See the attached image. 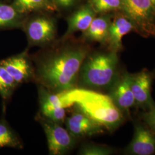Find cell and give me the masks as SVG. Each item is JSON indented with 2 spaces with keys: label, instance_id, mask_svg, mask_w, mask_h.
Segmentation results:
<instances>
[{
  "label": "cell",
  "instance_id": "cell-1",
  "mask_svg": "<svg viewBox=\"0 0 155 155\" xmlns=\"http://www.w3.org/2000/svg\"><path fill=\"white\" fill-rule=\"evenodd\" d=\"M89 54L85 47H68L41 58L34 68V77L41 86L54 93L77 87L78 75Z\"/></svg>",
  "mask_w": 155,
  "mask_h": 155
},
{
  "label": "cell",
  "instance_id": "cell-2",
  "mask_svg": "<svg viewBox=\"0 0 155 155\" xmlns=\"http://www.w3.org/2000/svg\"><path fill=\"white\" fill-rule=\"evenodd\" d=\"M68 106L75 107L109 131H113L125 121L124 113L109 95L92 89L76 87L62 91Z\"/></svg>",
  "mask_w": 155,
  "mask_h": 155
},
{
  "label": "cell",
  "instance_id": "cell-3",
  "mask_svg": "<svg viewBox=\"0 0 155 155\" xmlns=\"http://www.w3.org/2000/svg\"><path fill=\"white\" fill-rule=\"evenodd\" d=\"M117 52L96 53L86 56L80 68L78 86L85 89H110L118 74Z\"/></svg>",
  "mask_w": 155,
  "mask_h": 155
},
{
  "label": "cell",
  "instance_id": "cell-4",
  "mask_svg": "<svg viewBox=\"0 0 155 155\" xmlns=\"http://www.w3.org/2000/svg\"><path fill=\"white\" fill-rule=\"evenodd\" d=\"M121 11L145 37L155 35V9L150 0H121Z\"/></svg>",
  "mask_w": 155,
  "mask_h": 155
},
{
  "label": "cell",
  "instance_id": "cell-5",
  "mask_svg": "<svg viewBox=\"0 0 155 155\" xmlns=\"http://www.w3.org/2000/svg\"><path fill=\"white\" fill-rule=\"evenodd\" d=\"M40 121L46 136L50 155H64L74 147L77 139L60 124L45 117H41Z\"/></svg>",
  "mask_w": 155,
  "mask_h": 155
},
{
  "label": "cell",
  "instance_id": "cell-6",
  "mask_svg": "<svg viewBox=\"0 0 155 155\" xmlns=\"http://www.w3.org/2000/svg\"><path fill=\"white\" fill-rule=\"evenodd\" d=\"M133 74L124 72L117 78L110 87L109 95L117 107L124 114H129L130 109L135 106L131 84Z\"/></svg>",
  "mask_w": 155,
  "mask_h": 155
},
{
  "label": "cell",
  "instance_id": "cell-7",
  "mask_svg": "<svg viewBox=\"0 0 155 155\" xmlns=\"http://www.w3.org/2000/svg\"><path fill=\"white\" fill-rule=\"evenodd\" d=\"M67 130L76 139L104 133L105 128L83 111L74 107L72 114L66 118Z\"/></svg>",
  "mask_w": 155,
  "mask_h": 155
},
{
  "label": "cell",
  "instance_id": "cell-8",
  "mask_svg": "<svg viewBox=\"0 0 155 155\" xmlns=\"http://www.w3.org/2000/svg\"><path fill=\"white\" fill-rule=\"evenodd\" d=\"M127 155L155 154V133L147 125L140 122L134 124L133 139L126 148Z\"/></svg>",
  "mask_w": 155,
  "mask_h": 155
},
{
  "label": "cell",
  "instance_id": "cell-9",
  "mask_svg": "<svg viewBox=\"0 0 155 155\" xmlns=\"http://www.w3.org/2000/svg\"><path fill=\"white\" fill-rule=\"evenodd\" d=\"M152 81L150 73L147 70L133 74L131 87L135 106H139L145 111L155 106V102L151 95Z\"/></svg>",
  "mask_w": 155,
  "mask_h": 155
},
{
  "label": "cell",
  "instance_id": "cell-10",
  "mask_svg": "<svg viewBox=\"0 0 155 155\" xmlns=\"http://www.w3.org/2000/svg\"><path fill=\"white\" fill-rule=\"evenodd\" d=\"M27 34L30 42L33 45H45L54 39L55 25L51 19L39 17L28 24Z\"/></svg>",
  "mask_w": 155,
  "mask_h": 155
},
{
  "label": "cell",
  "instance_id": "cell-11",
  "mask_svg": "<svg viewBox=\"0 0 155 155\" xmlns=\"http://www.w3.org/2000/svg\"><path fill=\"white\" fill-rule=\"evenodd\" d=\"M17 84L27 82L34 77V68L25 54L13 56L0 61Z\"/></svg>",
  "mask_w": 155,
  "mask_h": 155
},
{
  "label": "cell",
  "instance_id": "cell-12",
  "mask_svg": "<svg viewBox=\"0 0 155 155\" xmlns=\"http://www.w3.org/2000/svg\"><path fill=\"white\" fill-rule=\"evenodd\" d=\"M133 30V23L124 15L111 22L108 39L111 51L118 52L122 50L123 37Z\"/></svg>",
  "mask_w": 155,
  "mask_h": 155
},
{
  "label": "cell",
  "instance_id": "cell-13",
  "mask_svg": "<svg viewBox=\"0 0 155 155\" xmlns=\"http://www.w3.org/2000/svg\"><path fill=\"white\" fill-rule=\"evenodd\" d=\"M95 13L90 5L85 6L74 13L68 20V28L64 38L75 32L85 31L95 18Z\"/></svg>",
  "mask_w": 155,
  "mask_h": 155
},
{
  "label": "cell",
  "instance_id": "cell-14",
  "mask_svg": "<svg viewBox=\"0 0 155 155\" xmlns=\"http://www.w3.org/2000/svg\"><path fill=\"white\" fill-rule=\"evenodd\" d=\"M110 23L109 17H95L89 28L83 32L84 38L102 44L108 42Z\"/></svg>",
  "mask_w": 155,
  "mask_h": 155
},
{
  "label": "cell",
  "instance_id": "cell-15",
  "mask_svg": "<svg viewBox=\"0 0 155 155\" xmlns=\"http://www.w3.org/2000/svg\"><path fill=\"white\" fill-rule=\"evenodd\" d=\"M40 104L43 117L60 124L65 121L66 111L64 107L55 106L43 101H40Z\"/></svg>",
  "mask_w": 155,
  "mask_h": 155
},
{
  "label": "cell",
  "instance_id": "cell-16",
  "mask_svg": "<svg viewBox=\"0 0 155 155\" xmlns=\"http://www.w3.org/2000/svg\"><path fill=\"white\" fill-rule=\"evenodd\" d=\"M21 143L4 121H0V148H21Z\"/></svg>",
  "mask_w": 155,
  "mask_h": 155
},
{
  "label": "cell",
  "instance_id": "cell-17",
  "mask_svg": "<svg viewBox=\"0 0 155 155\" xmlns=\"http://www.w3.org/2000/svg\"><path fill=\"white\" fill-rule=\"evenodd\" d=\"M18 13L14 6L0 3V28L16 25L19 18Z\"/></svg>",
  "mask_w": 155,
  "mask_h": 155
},
{
  "label": "cell",
  "instance_id": "cell-18",
  "mask_svg": "<svg viewBox=\"0 0 155 155\" xmlns=\"http://www.w3.org/2000/svg\"><path fill=\"white\" fill-rule=\"evenodd\" d=\"M17 83L13 78L0 64V94L6 98L11 95Z\"/></svg>",
  "mask_w": 155,
  "mask_h": 155
},
{
  "label": "cell",
  "instance_id": "cell-19",
  "mask_svg": "<svg viewBox=\"0 0 155 155\" xmlns=\"http://www.w3.org/2000/svg\"><path fill=\"white\" fill-rule=\"evenodd\" d=\"M90 5L95 13L120 10L121 0H90Z\"/></svg>",
  "mask_w": 155,
  "mask_h": 155
},
{
  "label": "cell",
  "instance_id": "cell-20",
  "mask_svg": "<svg viewBox=\"0 0 155 155\" xmlns=\"http://www.w3.org/2000/svg\"><path fill=\"white\" fill-rule=\"evenodd\" d=\"M114 150L108 146L98 144H87L83 145L78 152L81 155H109L113 154Z\"/></svg>",
  "mask_w": 155,
  "mask_h": 155
},
{
  "label": "cell",
  "instance_id": "cell-21",
  "mask_svg": "<svg viewBox=\"0 0 155 155\" xmlns=\"http://www.w3.org/2000/svg\"><path fill=\"white\" fill-rule=\"evenodd\" d=\"M50 5L47 0H15L14 7L19 13L40 9Z\"/></svg>",
  "mask_w": 155,
  "mask_h": 155
},
{
  "label": "cell",
  "instance_id": "cell-22",
  "mask_svg": "<svg viewBox=\"0 0 155 155\" xmlns=\"http://www.w3.org/2000/svg\"><path fill=\"white\" fill-rule=\"evenodd\" d=\"M142 118L144 123L155 133V106L142 114Z\"/></svg>",
  "mask_w": 155,
  "mask_h": 155
},
{
  "label": "cell",
  "instance_id": "cell-23",
  "mask_svg": "<svg viewBox=\"0 0 155 155\" xmlns=\"http://www.w3.org/2000/svg\"><path fill=\"white\" fill-rule=\"evenodd\" d=\"M56 4L58 5L63 6V7H67L68 6V3H67V0H54Z\"/></svg>",
  "mask_w": 155,
  "mask_h": 155
},
{
  "label": "cell",
  "instance_id": "cell-24",
  "mask_svg": "<svg viewBox=\"0 0 155 155\" xmlns=\"http://www.w3.org/2000/svg\"><path fill=\"white\" fill-rule=\"evenodd\" d=\"M75 0H67V3H68V6L71 5L74 2Z\"/></svg>",
  "mask_w": 155,
  "mask_h": 155
},
{
  "label": "cell",
  "instance_id": "cell-25",
  "mask_svg": "<svg viewBox=\"0 0 155 155\" xmlns=\"http://www.w3.org/2000/svg\"><path fill=\"white\" fill-rule=\"evenodd\" d=\"M150 2L152 3V5H153V8H155V0H150Z\"/></svg>",
  "mask_w": 155,
  "mask_h": 155
}]
</instances>
